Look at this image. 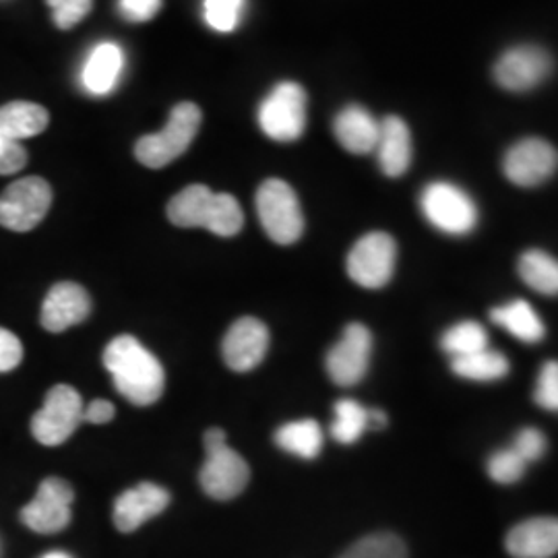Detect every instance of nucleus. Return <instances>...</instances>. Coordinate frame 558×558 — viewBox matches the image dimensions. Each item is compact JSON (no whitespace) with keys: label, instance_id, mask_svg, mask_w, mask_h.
Listing matches in <instances>:
<instances>
[{"label":"nucleus","instance_id":"obj_6","mask_svg":"<svg viewBox=\"0 0 558 558\" xmlns=\"http://www.w3.org/2000/svg\"><path fill=\"white\" fill-rule=\"evenodd\" d=\"M306 92L296 81H281L260 101L259 124L269 140L299 141L306 131Z\"/></svg>","mask_w":558,"mask_h":558},{"label":"nucleus","instance_id":"obj_4","mask_svg":"<svg viewBox=\"0 0 558 558\" xmlns=\"http://www.w3.org/2000/svg\"><path fill=\"white\" fill-rule=\"evenodd\" d=\"M201 120L203 114L199 106L193 101H182L170 112V120L160 133L145 135L137 141L135 158L151 170L166 168L191 147L199 133Z\"/></svg>","mask_w":558,"mask_h":558},{"label":"nucleus","instance_id":"obj_15","mask_svg":"<svg viewBox=\"0 0 558 558\" xmlns=\"http://www.w3.org/2000/svg\"><path fill=\"white\" fill-rule=\"evenodd\" d=\"M269 350V329L263 320L242 317L236 320L221 343V356L236 373L257 368Z\"/></svg>","mask_w":558,"mask_h":558},{"label":"nucleus","instance_id":"obj_16","mask_svg":"<svg viewBox=\"0 0 558 558\" xmlns=\"http://www.w3.org/2000/svg\"><path fill=\"white\" fill-rule=\"evenodd\" d=\"M92 313V299L85 288L73 281H60L50 288L41 306V327L50 333H62L80 325Z\"/></svg>","mask_w":558,"mask_h":558},{"label":"nucleus","instance_id":"obj_14","mask_svg":"<svg viewBox=\"0 0 558 558\" xmlns=\"http://www.w3.org/2000/svg\"><path fill=\"white\" fill-rule=\"evenodd\" d=\"M205 453L207 459L199 474L203 493L216 500L236 499L251 480L248 463L228 445L209 449Z\"/></svg>","mask_w":558,"mask_h":558},{"label":"nucleus","instance_id":"obj_31","mask_svg":"<svg viewBox=\"0 0 558 558\" xmlns=\"http://www.w3.org/2000/svg\"><path fill=\"white\" fill-rule=\"evenodd\" d=\"M527 463L519 458L518 451L513 447L509 449H499L495 451L488 461H486V472L490 480H495L497 484H515L523 478Z\"/></svg>","mask_w":558,"mask_h":558},{"label":"nucleus","instance_id":"obj_10","mask_svg":"<svg viewBox=\"0 0 558 558\" xmlns=\"http://www.w3.org/2000/svg\"><path fill=\"white\" fill-rule=\"evenodd\" d=\"M555 60L546 48L534 44H521L505 50L495 62L493 75L502 89L523 94L539 87L553 75Z\"/></svg>","mask_w":558,"mask_h":558},{"label":"nucleus","instance_id":"obj_17","mask_svg":"<svg viewBox=\"0 0 558 558\" xmlns=\"http://www.w3.org/2000/svg\"><path fill=\"white\" fill-rule=\"evenodd\" d=\"M170 505V493L151 482H141L122 493L114 502V525L122 534H131L145 521L160 515Z\"/></svg>","mask_w":558,"mask_h":558},{"label":"nucleus","instance_id":"obj_27","mask_svg":"<svg viewBox=\"0 0 558 558\" xmlns=\"http://www.w3.org/2000/svg\"><path fill=\"white\" fill-rule=\"evenodd\" d=\"M488 343V331L476 320L456 323L440 338V348L451 360L476 354L480 350L490 348Z\"/></svg>","mask_w":558,"mask_h":558},{"label":"nucleus","instance_id":"obj_19","mask_svg":"<svg viewBox=\"0 0 558 558\" xmlns=\"http://www.w3.org/2000/svg\"><path fill=\"white\" fill-rule=\"evenodd\" d=\"M124 71V52L114 41H100L92 48L81 69V85L92 96H108L119 85Z\"/></svg>","mask_w":558,"mask_h":558},{"label":"nucleus","instance_id":"obj_36","mask_svg":"<svg viewBox=\"0 0 558 558\" xmlns=\"http://www.w3.org/2000/svg\"><path fill=\"white\" fill-rule=\"evenodd\" d=\"M23 360V343L20 338L0 327V373H9L15 371Z\"/></svg>","mask_w":558,"mask_h":558},{"label":"nucleus","instance_id":"obj_34","mask_svg":"<svg viewBox=\"0 0 558 558\" xmlns=\"http://www.w3.org/2000/svg\"><path fill=\"white\" fill-rule=\"evenodd\" d=\"M511 447L518 451L519 458L523 459L525 463H532V461L544 458L548 442H546L544 433L538 428H523L515 435Z\"/></svg>","mask_w":558,"mask_h":558},{"label":"nucleus","instance_id":"obj_11","mask_svg":"<svg viewBox=\"0 0 558 558\" xmlns=\"http://www.w3.org/2000/svg\"><path fill=\"white\" fill-rule=\"evenodd\" d=\"M373 359V333L362 323H350L325 356V371L339 387H354L366 377Z\"/></svg>","mask_w":558,"mask_h":558},{"label":"nucleus","instance_id":"obj_25","mask_svg":"<svg viewBox=\"0 0 558 558\" xmlns=\"http://www.w3.org/2000/svg\"><path fill=\"white\" fill-rule=\"evenodd\" d=\"M519 278L542 296H558V259L546 251L530 248L518 260Z\"/></svg>","mask_w":558,"mask_h":558},{"label":"nucleus","instance_id":"obj_30","mask_svg":"<svg viewBox=\"0 0 558 558\" xmlns=\"http://www.w3.org/2000/svg\"><path fill=\"white\" fill-rule=\"evenodd\" d=\"M246 0H203L205 23L220 34H232L242 21Z\"/></svg>","mask_w":558,"mask_h":558},{"label":"nucleus","instance_id":"obj_7","mask_svg":"<svg viewBox=\"0 0 558 558\" xmlns=\"http://www.w3.org/2000/svg\"><path fill=\"white\" fill-rule=\"evenodd\" d=\"M398 244L387 232H368L352 246L345 269L348 276L366 290L385 288L396 274Z\"/></svg>","mask_w":558,"mask_h":558},{"label":"nucleus","instance_id":"obj_38","mask_svg":"<svg viewBox=\"0 0 558 558\" xmlns=\"http://www.w3.org/2000/svg\"><path fill=\"white\" fill-rule=\"evenodd\" d=\"M114 414H117V410H114V405H112L110 401L96 399V401H92V403L83 410V420H85V422H92V424H106V422H110V420L114 418Z\"/></svg>","mask_w":558,"mask_h":558},{"label":"nucleus","instance_id":"obj_5","mask_svg":"<svg viewBox=\"0 0 558 558\" xmlns=\"http://www.w3.org/2000/svg\"><path fill=\"white\" fill-rule=\"evenodd\" d=\"M257 214L267 236L281 246L299 242L304 234V214L296 191L286 180H265L257 191Z\"/></svg>","mask_w":558,"mask_h":558},{"label":"nucleus","instance_id":"obj_40","mask_svg":"<svg viewBox=\"0 0 558 558\" xmlns=\"http://www.w3.org/2000/svg\"><path fill=\"white\" fill-rule=\"evenodd\" d=\"M387 422H389V418H387V414L383 412V410H368V428H385L387 426Z\"/></svg>","mask_w":558,"mask_h":558},{"label":"nucleus","instance_id":"obj_1","mask_svg":"<svg viewBox=\"0 0 558 558\" xmlns=\"http://www.w3.org/2000/svg\"><path fill=\"white\" fill-rule=\"evenodd\" d=\"M104 366L112 375L117 391L131 403L151 405L161 398L166 385L163 366L140 339H112L104 350Z\"/></svg>","mask_w":558,"mask_h":558},{"label":"nucleus","instance_id":"obj_21","mask_svg":"<svg viewBox=\"0 0 558 558\" xmlns=\"http://www.w3.org/2000/svg\"><path fill=\"white\" fill-rule=\"evenodd\" d=\"M380 120L375 119L366 108L350 104L339 110L333 120V133L339 145L356 156L373 154L379 141Z\"/></svg>","mask_w":558,"mask_h":558},{"label":"nucleus","instance_id":"obj_35","mask_svg":"<svg viewBox=\"0 0 558 558\" xmlns=\"http://www.w3.org/2000/svg\"><path fill=\"white\" fill-rule=\"evenodd\" d=\"M27 163V151L20 141L0 135V177L17 174Z\"/></svg>","mask_w":558,"mask_h":558},{"label":"nucleus","instance_id":"obj_39","mask_svg":"<svg viewBox=\"0 0 558 558\" xmlns=\"http://www.w3.org/2000/svg\"><path fill=\"white\" fill-rule=\"evenodd\" d=\"M203 440H205V451H209V449H216V447L226 445V433L221 428H209L205 433Z\"/></svg>","mask_w":558,"mask_h":558},{"label":"nucleus","instance_id":"obj_24","mask_svg":"<svg viewBox=\"0 0 558 558\" xmlns=\"http://www.w3.org/2000/svg\"><path fill=\"white\" fill-rule=\"evenodd\" d=\"M323 428L317 420H296L279 426L276 430V445L281 451L300 459L319 458L323 451Z\"/></svg>","mask_w":558,"mask_h":558},{"label":"nucleus","instance_id":"obj_8","mask_svg":"<svg viewBox=\"0 0 558 558\" xmlns=\"http://www.w3.org/2000/svg\"><path fill=\"white\" fill-rule=\"evenodd\" d=\"M52 205V189L40 177L15 180L0 195V226L13 232H29Z\"/></svg>","mask_w":558,"mask_h":558},{"label":"nucleus","instance_id":"obj_23","mask_svg":"<svg viewBox=\"0 0 558 558\" xmlns=\"http://www.w3.org/2000/svg\"><path fill=\"white\" fill-rule=\"evenodd\" d=\"M48 122V110L34 101H9L0 108V135L20 143L44 133Z\"/></svg>","mask_w":558,"mask_h":558},{"label":"nucleus","instance_id":"obj_12","mask_svg":"<svg viewBox=\"0 0 558 558\" xmlns=\"http://www.w3.org/2000/svg\"><path fill=\"white\" fill-rule=\"evenodd\" d=\"M557 149L548 141L525 137L513 143L502 158V174L523 189L539 186L557 172Z\"/></svg>","mask_w":558,"mask_h":558},{"label":"nucleus","instance_id":"obj_13","mask_svg":"<svg viewBox=\"0 0 558 558\" xmlns=\"http://www.w3.org/2000/svg\"><path fill=\"white\" fill-rule=\"evenodd\" d=\"M75 490L62 478H46L34 500L21 509V521L38 534H57L71 523Z\"/></svg>","mask_w":558,"mask_h":558},{"label":"nucleus","instance_id":"obj_26","mask_svg":"<svg viewBox=\"0 0 558 558\" xmlns=\"http://www.w3.org/2000/svg\"><path fill=\"white\" fill-rule=\"evenodd\" d=\"M451 371L465 380L495 383L511 373V362L499 350H480L476 354L451 360Z\"/></svg>","mask_w":558,"mask_h":558},{"label":"nucleus","instance_id":"obj_33","mask_svg":"<svg viewBox=\"0 0 558 558\" xmlns=\"http://www.w3.org/2000/svg\"><path fill=\"white\" fill-rule=\"evenodd\" d=\"M52 9L54 25L66 32L85 20L94 7V0H46Z\"/></svg>","mask_w":558,"mask_h":558},{"label":"nucleus","instance_id":"obj_18","mask_svg":"<svg viewBox=\"0 0 558 558\" xmlns=\"http://www.w3.org/2000/svg\"><path fill=\"white\" fill-rule=\"evenodd\" d=\"M505 548L513 558H553L558 555V518H532L509 530Z\"/></svg>","mask_w":558,"mask_h":558},{"label":"nucleus","instance_id":"obj_29","mask_svg":"<svg viewBox=\"0 0 558 558\" xmlns=\"http://www.w3.org/2000/svg\"><path fill=\"white\" fill-rule=\"evenodd\" d=\"M339 558H408V548L396 534L380 532L359 539Z\"/></svg>","mask_w":558,"mask_h":558},{"label":"nucleus","instance_id":"obj_37","mask_svg":"<svg viewBox=\"0 0 558 558\" xmlns=\"http://www.w3.org/2000/svg\"><path fill=\"white\" fill-rule=\"evenodd\" d=\"M160 9L161 0H119L120 15L133 23L154 20Z\"/></svg>","mask_w":558,"mask_h":558},{"label":"nucleus","instance_id":"obj_9","mask_svg":"<svg viewBox=\"0 0 558 558\" xmlns=\"http://www.w3.org/2000/svg\"><path fill=\"white\" fill-rule=\"evenodd\" d=\"M83 399L71 385H57L48 391L44 408L32 418V435L46 447H59L83 422Z\"/></svg>","mask_w":558,"mask_h":558},{"label":"nucleus","instance_id":"obj_41","mask_svg":"<svg viewBox=\"0 0 558 558\" xmlns=\"http://www.w3.org/2000/svg\"><path fill=\"white\" fill-rule=\"evenodd\" d=\"M41 558H71L69 555H64V553H48L46 557Z\"/></svg>","mask_w":558,"mask_h":558},{"label":"nucleus","instance_id":"obj_20","mask_svg":"<svg viewBox=\"0 0 558 558\" xmlns=\"http://www.w3.org/2000/svg\"><path fill=\"white\" fill-rule=\"evenodd\" d=\"M377 160L380 172L389 179L403 177L412 166V133L405 120L396 114L380 120L379 141H377Z\"/></svg>","mask_w":558,"mask_h":558},{"label":"nucleus","instance_id":"obj_2","mask_svg":"<svg viewBox=\"0 0 558 558\" xmlns=\"http://www.w3.org/2000/svg\"><path fill=\"white\" fill-rule=\"evenodd\" d=\"M168 220L179 228H205L216 236H236L244 226L239 201L228 193H214L205 184L182 189L168 203Z\"/></svg>","mask_w":558,"mask_h":558},{"label":"nucleus","instance_id":"obj_32","mask_svg":"<svg viewBox=\"0 0 558 558\" xmlns=\"http://www.w3.org/2000/svg\"><path fill=\"white\" fill-rule=\"evenodd\" d=\"M534 401L542 410L558 414V360H548L539 368Z\"/></svg>","mask_w":558,"mask_h":558},{"label":"nucleus","instance_id":"obj_22","mask_svg":"<svg viewBox=\"0 0 558 558\" xmlns=\"http://www.w3.org/2000/svg\"><path fill=\"white\" fill-rule=\"evenodd\" d=\"M490 320L523 343H539L546 338L544 320L527 300H511L493 308Z\"/></svg>","mask_w":558,"mask_h":558},{"label":"nucleus","instance_id":"obj_28","mask_svg":"<svg viewBox=\"0 0 558 558\" xmlns=\"http://www.w3.org/2000/svg\"><path fill=\"white\" fill-rule=\"evenodd\" d=\"M368 428V410L356 399H339L333 405L331 437L341 445H354Z\"/></svg>","mask_w":558,"mask_h":558},{"label":"nucleus","instance_id":"obj_3","mask_svg":"<svg viewBox=\"0 0 558 558\" xmlns=\"http://www.w3.org/2000/svg\"><path fill=\"white\" fill-rule=\"evenodd\" d=\"M424 220L447 236H468L478 228L480 211L472 195L449 180H435L420 195Z\"/></svg>","mask_w":558,"mask_h":558}]
</instances>
